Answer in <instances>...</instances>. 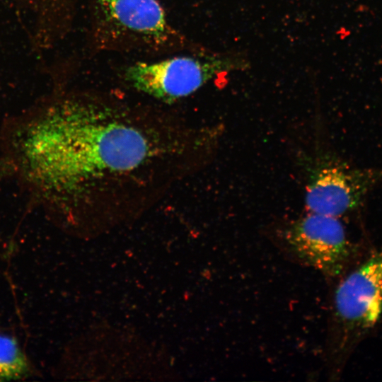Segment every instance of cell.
Masks as SVG:
<instances>
[{"label":"cell","instance_id":"6da1fadb","mask_svg":"<svg viewBox=\"0 0 382 382\" xmlns=\"http://www.w3.org/2000/svg\"><path fill=\"white\" fill-rule=\"evenodd\" d=\"M180 138L117 105L57 99L18 122L8 158L45 205L71 214L93 208L182 149Z\"/></svg>","mask_w":382,"mask_h":382},{"label":"cell","instance_id":"7a4b0ae2","mask_svg":"<svg viewBox=\"0 0 382 382\" xmlns=\"http://www.w3.org/2000/svg\"><path fill=\"white\" fill-rule=\"evenodd\" d=\"M382 316V251L370 257L337 286L328 331V359L335 370L353 337Z\"/></svg>","mask_w":382,"mask_h":382},{"label":"cell","instance_id":"3957f363","mask_svg":"<svg viewBox=\"0 0 382 382\" xmlns=\"http://www.w3.org/2000/svg\"><path fill=\"white\" fill-rule=\"evenodd\" d=\"M249 61L243 53L179 56L128 66L125 79L137 91L154 98L172 102L187 97L221 74L244 70Z\"/></svg>","mask_w":382,"mask_h":382},{"label":"cell","instance_id":"277c9868","mask_svg":"<svg viewBox=\"0 0 382 382\" xmlns=\"http://www.w3.org/2000/svg\"><path fill=\"white\" fill-rule=\"evenodd\" d=\"M305 159V203L309 212L338 217L356 209L382 179V170L352 167L322 151Z\"/></svg>","mask_w":382,"mask_h":382},{"label":"cell","instance_id":"5b68a950","mask_svg":"<svg viewBox=\"0 0 382 382\" xmlns=\"http://www.w3.org/2000/svg\"><path fill=\"white\" fill-rule=\"evenodd\" d=\"M276 241L288 257L330 279L342 272L350 254L339 218L316 213L309 212L287 224L277 232Z\"/></svg>","mask_w":382,"mask_h":382},{"label":"cell","instance_id":"8992f818","mask_svg":"<svg viewBox=\"0 0 382 382\" xmlns=\"http://www.w3.org/2000/svg\"><path fill=\"white\" fill-rule=\"evenodd\" d=\"M103 16L121 30L163 44L173 33L157 0H96Z\"/></svg>","mask_w":382,"mask_h":382},{"label":"cell","instance_id":"52a82bcc","mask_svg":"<svg viewBox=\"0 0 382 382\" xmlns=\"http://www.w3.org/2000/svg\"><path fill=\"white\" fill-rule=\"evenodd\" d=\"M28 370V359L17 341L0 332V381L19 379Z\"/></svg>","mask_w":382,"mask_h":382},{"label":"cell","instance_id":"ba28073f","mask_svg":"<svg viewBox=\"0 0 382 382\" xmlns=\"http://www.w3.org/2000/svg\"><path fill=\"white\" fill-rule=\"evenodd\" d=\"M44 1H46V2H52V1H54V0H43Z\"/></svg>","mask_w":382,"mask_h":382}]
</instances>
